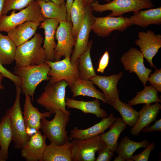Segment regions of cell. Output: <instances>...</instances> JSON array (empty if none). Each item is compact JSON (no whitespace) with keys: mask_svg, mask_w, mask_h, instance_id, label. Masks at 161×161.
Instances as JSON below:
<instances>
[{"mask_svg":"<svg viewBox=\"0 0 161 161\" xmlns=\"http://www.w3.org/2000/svg\"><path fill=\"white\" fill-rule=\"evenodd\" d=\"M50 69L49 65L44 62L38 65L24 66H15L13 73L21 79L22 93L31 97L33 95L38 85L44 81L49 80L48 73Z\"/></svg>","mask_w":161,"mask_h":161,"instance_id":"cell-1","label":"cell"},{"mask_svg":"<svg viewBox=\"0 0 161 161\" xmlns=\"http://www.w3.org/2000/svg\"><path fill=\"white\" fill-rule=\"evenodd\" d=\"M43 42L41 35L36 33L30 40L17 47L14 60L16 66L35 65L44 62L46 55L42 46Z\"/></svg>","mask_w":161,"mask_h":161,"instance_id":"cell-2","label":"cell"},{"mask_svg":"<svg viewBox=\"0 0 161 161\" xmlns=\"http://www.w3.org/2000/svg\"><path fill=\"white\" fill-rule=\"evenodd\" d=\"M67 83L62 80L47 83L44 91L37 99V102L45 109L54 114L55 110L60 109L71 114V112L66 108L65 94Z\"/></svg>","mask_w":161,"mask_h":161,"instance_id":"cell-3","label":"cell"},{"mask_svg":"<svg viewBox=\"0 0 161 161\" xmlns=\"http://www.w3.org/2000/svg\"><path fill=\"white\" fill-rule=\"evenodd\" d=\"M54 114L51 120L46 118L41 120L40 129L50 143L62 145L71 140L66 131L70 115L60 109L55 110Z\"/></svg>","mask_w":161,"mask_h":161,"instance_id":"cell-4","label":"cell"},{"mask_svg":"<svg viewBox=\"0 0 161 161\" xmlns=\"http://www.w3.org/2000/svg\"><path fill=\"white\" fill-rule=\"evenodd\" d=\"M16 96L13 106L8 109L6 114L10 117L13 133L14 148L21 149L29 140L31 136L27 133L20 104L21 87L16 86Z\"/></svg>","mask_w":161,"mask_h":161,"instance_id":"cell-5","label":"cell"},{"mask_svg":"<svg viewBox=\"0 0 161 161\" xmlns=\"http://www.w3.org/2000/svg\"><path fill=\"white\" fill-rule=\"evenodd\" d=\"M92 10L95 12L101 13L110 10L108 16L112 17L121 16L130 12H135L144 8L153 7L151 0H113L107 3L101 4L97 0L91 4Z\"/></svg>","mask_w":161,"mask_h":161,"instance_id":"cell-6","label":"cell"},{"mask_svg":"<svg viewBox=\"0 0 161 161\" xmlns=\"http://www.w3.org/2000/svg\"><path fill=\"white\" fill-rule=\"evenodd\" d=\"M45 19L40 6L35 1L18 13L13 10L9 15H1L0 32H7L16 26L26 22L38 21L41 22Z\"/></svg>","mask_w":161,"mask_h":161,"instance_id":"cell-7","label":"cell"},{"mask_svg":"<svg viewBox=\"0 0 161 161\" xmlns=\"http://www.w3.org/2000/svg\"><path fill=\"white\" fill-rule=\"evenodd\" d=\"M44 62L50 68L48 74L50 78L49 82L50 83L63 80L67 83L69 87L73 84L77 78H80L78 60L72 64L70 57H66L61 61H55L45 60Z\"/></svg>","mask_w":161,"mask_h":161,"instance_id":"cell-8","label":"cell"},{"mask_svg":"<svg viewBox=\"0 0 161 161\" xmlns=\"http://www.w3.org/2000/svg\"><path fill=\"white\" fill-rule=\"evenodd\" d=\"M101 134L88 139H71L72 161H95L97 152L107 146Z\"/></svg>","mask_w":161,"mask_h":161,"instance_id":"cell-9","label":"cell"},{"mask_svg":"<svg viewBox=\"0 0 161 161\" xmlns=\"http://www.w3.org/2000/svg\"><path fill=\"white\" fill-rule=\"evenodd\" d=\"M55 38L57 43L55 49L54 61H59L62 56L70 57L75 44L72 23L66 21H60L56 30Z\"/></svg>","mask_w":161,"mask_h":161,"instance_id":"cell-10","label":"cell"},{"mask_svg":"<svg viewBox=\"0 0 161 161\" xmlns=\"http://www.w3.org/2000/svg\"><path fill=\"white\" fill-rule=\"evenodd\" d=\"M93 12L91 5L86 6L84 17L76 36L75 45L70 57L72 64L77 61L89 47V35L95 17Z\"/></svg>","mask_w":161,"mask_h":161,"instance_id":"cell-11","label":"cell"},{"mask_svg":"<svg viewBox=\"0 0 161 161\" xmlns=\"http://www.w3.org/2000/svg\"><path fill=\"white\" fill-rule=\"evenodd\" d=\"M144 56L140 51L131 48L125 52L121 57V62L124 69L132 73L134 72L138 76L144 86L146 85L152 69L146 68L144 64Z\"/></svg>","mask_w":161,"mask_h":161,"instance_id":"cell-12","label":"cell"},{"mask_svg":"<svg viewBox=\"0 0 161 161\" xmlns=\"http://www.w3.org/2000/svg\"><path fill=\"white\" fill-rule=\"evenodd\" d=\"M131 25L129 18L121 16L118 17L108 16L95 17L92 30L99 37H106L114 31L123 32Z\"/></svg>","mask_w":161,"mask_h":161,"instance_id":"cell-13","label":"cell"},{"mask_svg":"<svg viewBox=\"0 0 161 161\" xmlns=\"http://www.w3.org/2000/svg\"><path fill=\"white\" fill-rule=\"evenodd\" d=\"M138 37V38L135 42V44L139 47L140 51L150 66L156 68L152 59L161 47V35L149 30L146 32H139Z\"/></svg>","mask_w":161,"mask_h":161,"instance_id":"cell-14","label":"cell"},{"mask_svg":"<svg viewBox=\"0 0 161 161\" xmlns=\"http://www.w3.org/2000/svg\"><path fill=\"white\" fill-rule=\"evenodd\" d=\"M123 73L121 72L118 74L109 76L97 75L90 80L99 87L103 92L104 97L107 103L111 105L119 98V91L117 85Z\"/></svg>","mask_w":161,"mask_h":161,"instance_id":"cell-15","label":"cell"},{"mask_svg":"<svg viewBox=\"0 0 161 161\" xmlns=\"http://www.w3.org/2000/svg\"><path fill=\"white\" fill-rule=\"evenodd\" d=\"M46 137L38 130L31 135L28 142L21 148L22 157L27 161H42L47 145Z\"/></svg>","mask_w":161,"mask_h":161,"instance_id":"cell-16","label":"cell"},{"mask_svg":"<svg viewBox=\"0 0 161 161\" xmlns=\"http://www.w3.org/2000/svg\"><path fill=\"white\" fill-rule=\"evenodd\" d=\"M25 95L23 113L27 131L29 134L30 131L39 130L41 128V120L50 117L51 114L49 111L44 113L40 112L38 108L32 105L30 96Z\"/></svg>","mask_w":161,"mask_h":161,"instance_id":"cell-17","label":"cell"},{"mask_svg":"<svg viewBox=\"0 0 161 161\" xmlns=\"http://www.w3.org/2000/svg\"><path fill=\"white\" fill-rule=\"evenodd\" d=\"M116 118L112 113L93 126L85 129H78L75 127L70 132L71 139L80 140L89 139L104 132V131L113 123Z\"/></svg>","mask_w":161,"mask_h":161,"instance_id":"cell-18","label":"cell"},{"mask_svg":"<svg viewBox=\"0 0 161 161\" xmlns=\"http://www.w3.org/2000/svg\"><path fill=\"white\" fill-rule=\"evenodd\" d=\"M41 22L27 21L19 24L8 31L7 35L18 47L30 39L36 33Z\"/></svg>","mask_w":161,"mask_h":161,"instance_id":"cell-19","label":"cell"},{"mask_svg":"<svg viewBox=\"0 0 161 161\" xmlns=\"http://www.w3.org/2000/svg\"><path fill=\"white\" fill-rule=\"evenodd\" d=\"M59 22L55 19H46L40 25L39 28L44 30L45 37L42 47L46 54V60L54 61L55 49L57 45L55 41V33Z\"/></svg>","mask_w":161,"mask_h":161,"instance_id":"cell-20","label":"cell"},{"mask_svg":"<svg viewBox=\"0 0 161 161\" xmlns=\"http://www.w3.org/2000/svg\"><path fill=\"white\" fill-rule=\"evenodd\" d=\"M161 108L160 104L157 103L153 105L145 104L139 112L136 123L131 129V134L138 136L143 129L148 127L155 120Z\"/></svg>","mask_w":161,"mask_h":161,"instance_id":"cell-21","label":"cell"},{"mask_svg":"<svg viewBox=\"0 0 161 161\" xmlns=\"http://www.w3.org/2000/svg\"><path fill=\"white\" fill-rule=\"evenodd\" d=\"M72 144L70 141L62 145H47L42 161H72Z\"/></svg>","mask_w":161,"mask_h":161,"instance_id":"cell-22","label":"cell"},{"mask_svg":"<svg viewBox=\"0 0 161 161\" xmlns=\"http://www.w3.org/2000/svg\"><path fill=\"white\" fill-rule=\"evenodd\" d=\"M99 100L95 98L93 101H86L77 100L68 97L65 98L66 106L80 110L84 113H91L98 118H103L108 116L107 112L100 108Z\"/></svg>","mask_w":161,"mask_h":161,"instance_id":"cell-23","label":"cell"},{"mask_svg":"<svg viewBox=\"0 0 161 161\" xmlns=\"http://www.w3.org/2000/svg\"><path fill=\"white\" fill-rule=\"evenodd\" d=\"M134 13V14L129 17L131 25H135L146 28L150 24L160 25L161 24V7Z\"/></svg>","mask_w":161,"mask_h":161,"instance_id":"cell-24","label":"cell"},{"mask_svg":"<svg viewBox=\"0 0 161 161\" xmlns=\"http://www.w3.org/2000/svg\"><path fill=\"white\" fill-rule=\"evenodd\" d=\"M90 80H84L77 78L73 84L69 86L74 98L79 96H87L97 98L104 103H107L103 93L97 90Z\"/></svg>","mask_w":161,"mask_h":161,"instance_id":"cell-25","label":"cell"},{"mask_svg":"<svg viewBox=\"0 0 161 161\" xmlns=\"http://www.w3.org/2000/svg\"><path fill=\"white\" fill-rule=\"evenodd\" d=\"M41 12L45 19L66 21L67 13L65 3L57 4L51 1L36 0Z\"/></svg>","mask_w":161,"mask_h":161,"instance_id":"cell-26","label":"cell"},{"mask_svg":"<svg viewBox=\"0 0 161 161\" xmlns=\"http://www.w3.org/2000/svg\"><path fill=\"white\" fill-rule=\"evenodd\" d=\"M127 127V125L123 122L121 117L116 118L114 123L110 125L109 130L101 134L102 140L113 152H116L120 135Z\"/></svg>","mask_w":161,"mask_h":161,"instance_id":"cell-27","label":"cell"},{"mask_svg":"<svg viewBox=\"0 0 161 161\" xmlns=\"http://www.w3.org/2000/svg\"><path fill=\"white\" fill-rule=\"evenodd\" d=\"M13 140V133L9 117L6 114L0 121V152L4 161L8 159L9 147Z\"/></svg>","mask_w":161,"mask_h":161,"instance_id":"cell-28","label":"cell"},{"mask_svg":"<svg viewBox=\"0 0 161 161\" xmlns=\"http://www.w3.org/2000/svg\"><path fill=\"white\" fill-rule=\"evenodd\" d=\"M150 143L149 141L146 139L138 142L131 140L125 136L121 139L116 152L118 155L126 160L132 161V158L134 152L139 148H146Z\"/></svg>","mask_w":161,"mask_h":161,"instance_id":"cell-29","label":"cell"},{"mask_svg":"<svg viewBox=\"0 0 161 161\" xmlns=\"http://www.w3.org/2000/svg\"><path fill=\"white\" fill-rule=\"evenodd\" d=\"M92 43V41L91 40L86 51L78 59L80 78L82 80H89L97 75L93 67L90 56Z\"/></svg>","mask_w":161,"mask_h":161,"instance_id":"cell-30","label":"cell"},{"mask_svg":"<svg viewBox=\"0 0 161 161\" xmlns=\"http://www.w3.org/2000/svg\"><path fill=\"white\" fill-rule=\"evenodd\" d=\"M16 48L7 35L0 33V63L2 65L11 64L14 61Z\"/></svg>","mask_w":161,"mask_h":161,"instance_id":"cell-31","label":"cell"},{"mask_svg":"<svg viewBox=\"0 0 161 161\" xmlns=\"http://www.w3.org/2000/svg\"><path fill=\"white\" fill-rule=\"evenodd\" d=\"M86 6L82 0H74L70 8V16L72 32L75 39L84 17Z\"/></svg>","mask_w":161,"mask_h":161,"instance_id":"cell-32","label":"cell"},{"mask_svg":"<svg viewBox=\"0 0 161 161\" xmlns=\"http://www.w3.org/2000/svg\"><path fill=\"white\" fill-rule=\"evenodd\" d=\"M158 91L153 86H144L142 91L137 92L135 97L129 100L128 104L132 106L138 104H151L153 103H161L157 94Z\"/></svg>","mask_w":161,"mask_h":161,"instance_id":"cell-33","label":"cell"},{"mask_svg":"<svg viewBox=\"0 0 161 161\" xmlns=\"http://www.w3.org/2000/svg\"><path fill=\"white\" fill-rule=\"evenodd\" d=\"M112 106L121 114L123 123L130 127L134 126L138 117L139 112L128 103L121 102L119 98Z\"/></svg>","mask_w":161,"mask_h":161,"instance_id":"cell-34","label":"cell"},{"mask_svg":"<svg viewBox=\"0 0 161 161\" xmlns=\"http://www.w3.org/2000/svg\"><path fill=\"white\" fill-rule=\"evenodd\" d=\"M34 0H4L1 15H6L11 10H21L26 7Z\"/></svg>","mask_w":161,"mask_h":161,"instance_id":"cell-35","label":"cell"},{"mask_svg":"<svg viewBox=\"0 0 161 161\" xmlns=\"http://www.w3.org/2000/svg\"><path fill=\"white\" fill-rule=\"evenodd\" d=\"M97 153L98 155L95 161H110L114 155V152L107 146L99 149Z\"/></svg>","mask_w":161,"mask_h":161,"instance_id":"cell-36","label":"cell"},{"mask_svg":"<svg viewBox=\"0 0 161 161\" xmlns=\"http://www.w3.org/2000/svg\"><path fill=\"white\" fill-rule=\"evenodd\" d=\"M154 72L150 74L148 80L149 84L153 86L158 91L161 92V69H155Z\"/></svg>","mask_w":161,"mask_h":161,"instance_id":"cell-37","label":"cell"},{"mask_svg":"<svg viewBox=\"0 0 161 161\" xmlns=\"http://www.w3.org/2000/svg\"><path fill=\"white\" fill-rule=\"evenodd\" d=\"M155 144L153 142L142 152L138 154L134 155L132 158V161H148L151 151L154 149Z\"/></svg>","mask_w":161,"mask_h":161,"instance_id":"cell-38","label":"cell"},{"mask_svg":"<svg viewBox=\"0 0 161 161\" xmlns=\"http://www.w3.org/2000/svg\"><path fill=\"white\" fill-rule=\"evenodd\" d=\"M0 72L2 74L4 77L9 79L13 82L16 86H21V79L4 68L0 63Z\"/></svg>","mask_w":161,"mask_h":161,"instance_id":"cell-39","label":"cell"},{"mask_svg":"<svg viewBox=\"0 0 161 161\" xmlns=\"http://www.w3.org/2000/svg\"><path fill=\"white\" fill-rule=\"evenodd\" d=\"M109 58V52L107 51H106L102 56L99 61L98 67L97 69V71L98 72L103 73L105 69L108 65Z\"/></svg>","mask_w":161,"mask_h":161,"instance_id":"cell-40","label":"cell"},{"mask_svg":"<svg viewBox=\"0 0 161 161\" xmlns=\"http://www.w3.org/2000/svg\"><path fill=\"white\" fill-rule=\"evenodd\" d=\"M141 131L144 133H151L161 131V119L155 121L154 124L150 127H147L143 129Z\"/></svg>","mask_w":161,"mask_h":161,"instance_id":"cell-41","label":"cell"},{"mask_svg":"<svg viewBox=\"0 0 161 161\" xmlns=\"http://www.w3.org/2000/svg\"><path fill=\"white\" fill-rule=\"evenodd\" d=\"M66 2L65 3V6L66 7L67 13V17L66 21L69 22H71L70 16V10L71 7V6L74 0H66Z\"/></svg>","mask_w":161,"mask_h":161,"instance_id":"cell-42","label":"cell"},{"mask_svg":"<svg viewBox=\"0 0 161 161\" xmlns=\"http://www.w3.org/2000/svg\"><path fill=\"white\" fill-rule=\"evenodd\" d=\"M46 1H51L54 3L58 4L61 5L65 3V1L66 0H44Z\"/></svg>","mask_w":161,"mask_h":161,"instance_id":"cell-43","label":"cell"},{"mask_svg":"<svg viewBox=\"0 0 161 161\" xmlns=\"http://www.w3.org/2000/svg\"><path fill=\"white\" fill-rule=\"evenodd\" d=\"M96 0H82L84 5L86 6L90 5L92 3Z\"/></svg>","mask_w":161,"mask_h":161,"instance_id":"cell-44","label":"cell"},{"mask_svg":"<svg viewBox=\"0 0 161 161\" xmlns=\"http://www.w3.org/2000/svg\"><path fill=\"white\" fill-rule=\"evenodd\" d=\"M4 0H0V17L1 15V13L3 7Z\"/></svg>","mask_w":161,"mask_h":161,"instance_id":"cell-45","label":"cell"},{"mask_svg":"<svg viewBox=\"0 0 161 161\" xmlns=\"http://www.w3.org/2000/svg\"><path fill=\"white\" fill-rule=\"evenodd\" d=\"M114 161H126L123 158L120 156L118 155L116 157Z\"/></svg>","mask_w":161,"mask_h":161,"instance_id":"cell-46","label":"cell"},{"mask_svg":"<svg viewBox=\"0 0 161 161\" xmlns=\"http://www.w3.org/2000/svg\"><path fill=\"white\" fill-rule=\"evenodd\" d=\"M2 80H0V89H4V86L1 83Z\"/></svg>","mask_w":161,"mask_h":161,"instance_id":"cell-47","label":"cell"},{"mask_svg":"<svg viewBox=\"0 0 161 161\" xmlns=\"http://www.w3.org/2000/svg\"><path fill=\"white\" fill-rule=\"evenodd\" d=\"M3 77V75L0 72V80H2Z\"/></svg>","mask_w":161,"mask_h":161,"instance_id":"cell-48","label":"cell"},{"mask_svg":"<svg viewBox=\"0 0 161 161\" xmlns=\"http://www.w3.org/2000/svg\"><path fill=\"white\" fill-rule=\"evenodd\" d=\"M0 161H4V160L3 159L0 152Z\"/></svg>","mask_w":161,"mask_h":161,"instance_id":"cell-49","label":"cell"},{"mask_svg":"<svg viewBox=\"0 0 161 161\" xmlns=\"http://www.w3.org/2000/svg\"><path fill=\"white\" fill-rule=\"evenodd\" d=\"M106 1L108 2H109L111 1V0H105Z\"/></svg>","mask_w":161,"mask_h":161,"instance_id":"cell-50","label":"cell"}]
</instances>
